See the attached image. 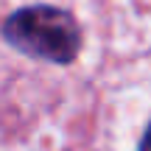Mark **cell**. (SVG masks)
Wrapping results in <instances>:
<instances>
[{
	"mask_svg": "<svg viewBox=\"0 0 151 151\" xmlns=\"http://www.w3.org/2000/svg\"><path fill=\"white\" fill-rule=\"evenodd\" d=\"M6 39L17 50L42 62L67 65L78 53V25L67 11L53 6H28L6 20Z\"/></svg>",
	"mask_w": 151,
	"mask_h": 151,
	"instance_id": "cell-1",
	"label": "cell"
},
{
	"mask_svg": "<svg viewBox=\"0 0 151 151\" xmlns=\"http://www.w3.org/2000/svg\"><path fill=\"white\" fill-rule=\"evenodd\" d=\"M140 151H151V129L146 132V137H143V146H140Z\"/></svg>",
	"mask_w": 151,
	"mask_h": 151,
	"instance_id": "cell-2",
	"label": "cell"
}]
</instances>
